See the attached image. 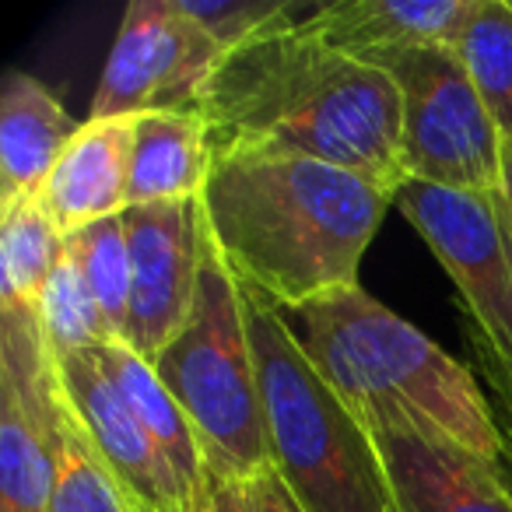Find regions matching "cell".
<instances>
[{"label": "cell", "mask_w": 512, "mask_h": 512, "mask_svg": "<svg viewBox=\"0 0 512 512\" xmlns=\"http://www.w3.org/2000/svg\"><path fill=\"white\" fill-rule=\"evenodd\" d=\"M134 512H158V509H134ZM165 512H242L239 509V488L228 481H218V477H211V484H207V491L197 498L193 505H186V509H165Z\"/></svg>", "instance_id": "26"}, {"label": "cell", "mask_w": 512, "mask_h": 512, "mask_svg": "<svg viewBox=\"0 0 512 512\" xmlns=\"http://www.w3.org/2000/svg\"><path fill=\"white\" fill-rule=\"evenodd\" d=\"M134 120H85L43 183L46 211L71 235L127 211Z\"/></svg>", "instance_id": "14"}, {"label": "cell", "mask_w": 512, "mask_h": 512, "mask_svg": "<svg viewBox=\"0 0 512 512\" xmlns=\"http://www.w3.org/2000/svg\"><path fill=\"white\" fill-rule=\"evenodd\" d=\"M211 172V130L200 113L134 116L127 207L179 204L204 193Z\"/></svg>", "instance_id": "16"}, {"label": "cell", "mask_w": 512, "mask_h": 512, "mask_svg": "<svg viewBox=\"0 0 512 512\" xmlns=\"http://www.w3.org/2000/svg\"><path fill=\"white\" fill-rule=\"evenodd\" d=\"M130 242V316L123 344L155 362L186 327L197 302L207 225L197 200L144 204L123 211Z\"/></svg>", "instance_id": "10"}, {"label": "cell", "mask_w": 512, "mask_h": 512, "mask_svg": "<svg viewBox=\"0 0 512 512\" xmlns=\"http://www.w3.org/2000/svg\"><path fill=\"white\" fill-rule=\"evenodd\" d=\"M397 183L256 144H211L200 211L242 288L299 309L358 288Z\"/></svg>", "instance_id": "1"}, {"label": "cell", "mask_w": 512, "mask_h": 512, "mask_svg": "<svg viewBox=\"0 0 512 512\" xmlns=\"http://www.w3.org/2000/svg\"><path fill=\"white\" fill-rule=\"evenodd\" d=\"M474 0H337L302 18L330 50L383 71L428 46H456Z\"/></svg>", "instance_id": "13"}, {"label": "cell", "mask_w": 512, "mask_h": 512, "mask_svg": "<svg viewBox=\"0 0 512 512\" xmlns=\"http://www.w3.org/2000/svg\"><path fill=\"white\" fill-rule=\"evenodd\" d=\"M99 355L106 362V369L113 372V379L120 383V390L127 393L130 407L137 411L141 425L148 428L162 460L169 463L183 498L186 502H197L207 491V484H211V470H207L204 449H200L197 432H193L183 407L176 404L169 386L158 379L155 365L137 355L134 348H127L123 341L102 344Z\"/></svg>", "instance_id": "17"}, {"label": "cell", "mask_w": 512, "mask_h": 512, "mask_svg": "<svg viewBox=\"0 0 512 512\" xmlns=\"http://www.w3.org/2000/svg\"><path fill=\"white\" fill-rule=\"evenodd\" d=\"M225 50L179 8V0H134L102 67L88 120L144 113H200Z\"/></svg>", "instance_id": "8"}, {"label": "cell", "mask_w": 512, "mask_h": 512, "mask_svg": "<svg viewBox=\"0 0 512 512\" xmlns=\"http://www.w3.org/2000/svg\"><path fill=\"white\" fill-rule=\"evenodd\" d=\"M64 249L67 235L39 193L0 200V306L36 309Z\"/></svg>", "instance_id": "18"}, {"label": "cell", "mask_w": 512, "mask_h": 512, "mask_svg": "<svg viewBox=\"0 0 512 512\" xmlns=\"http://www.w3.org/2000/svg\"><path fill=\"white\" fill-rule=\"evenodd\" d=\"M242 292L271 467L306 512H397L369 428L316 372L281 309Z\"/></svg>", "instance_id": "4"}, {"label": "cell", "mask_w": 512, "mask_h": 512, "mask_svg": "<svg viewBox=\"0 0 512 512\" xmlns=\"http://www.w3.org/2000/svg\"><path fill=\"white\" fill-rule=\"evenodd\" d=\"M78 123L39 78L22 71L4 74L0 88V200L39 193L57 169Z\"/></svg>", "instance_id": "15"}, {"label": "cell", "mask_w": 512, "mask_h": 512, "mask_svg": "<svg viewBox=\"0 0 512 512\" xmlns=\"http://www.w3.org/2000/svg\"><path fill=\"white\" fill-rule=\"evenodd\" d=\"M53 369H57L60 397H64L71 418L78 421V428L109 467V474L127 491L134 509L165 512L193 505L183 498L169 463L162 460L113 372L106 369L99 348L53 358Z\"/></svg>", "instance_id": "12"}, {"label": "cell", "mask_w": 512, "mask_h": 512, "mask_svg": "<svg viewBox=\"0 0 512 512\" xmlns=\"http://www.w3.org/2000/svg\"><path fill=\"white\" fill-rule=\"evenodd\" d=\"M235 488H239V509L242 512H306L274 467L260 470L256 477L235 484Z\"/></svg>", "instance_id": "25"}, {"label": "cell", "mask_w": 512, "mask_h": 512, "mask_svg": "<svg viewBox=\"0 0 512 512\" xmlns=\"http://www.w3.org/2000/svg\"><path fill=\"white\" fill-rule=\"evenodd\" d=\"M67 253L74 256L81 278L92 288L113 341H123L130 316V281H134L123 214H113V218L95 221L81 232H71L67 235Z\"/></svg>", "instance_id": "21"}, {"label": "cell", "mask_w": 512, "mask_h": 512, "mask_svg": "<svg viewBox=\"0 0 512 512\" xmlns=\"http://www.w3.org/2000/svg\"><path fill=\"white\" fill-rule=\"evenodd\" d=\"M400 92L404 179L449 190L505 186V141L453 46H428L383 67Z\"/></svg>", "instance_id": "6"}, {"label": "cell", "mask_w": 512, "mask_h": 512, "mask_svg": "<svg viewBox=\"0 0 512 512\" xmlns=\"http://www.w3.org/2000/svg\"><path fill=\"white\" fill-rule=\"evenodd\" d=\"M151 365L190 418L211 477L242 484L271 467L246 292L211 239L190 320Z\"/></svg>", "instance_id": "5"}, {"label": "cell", "mask_w": 512, "mask_h": 512, "mask_svg": "<svg viewBox=\"0 0 512 512\" xmlns=\"http://www.w3.org/2000/svg\"><path fill=\"white\" fill-rule=\"evenodd\" d=\"M36 320L39 330H43L46 351L53 358L95 351L113 341V334L106 327V316H102L92 288L81 278L78 264H74V256L67 249L60 256V264L53 267L43 295H39Z\"/></svg>", "instance_id": "20"}, {"label": "cell", "mask_w": 512, "mask_h": 512, "mask_svg": "<svg viewBox=\"0 0 512 512\" xmlns=\"http://www.w3.org/2000/svg\"><path fill=\"white\" fill-rule=\"evenodd\" d=\"M470 351H474L477 365H481V376L488 383V390L495 393V404H498L495 418L505 439V470L512 474V358L498 355L477 330H470Z\"/></svg>", "instance_id": "24"}, {"label": "cell", "mask_w": 512, "mask_h": 512, "mask_svg": "<svg viewBox=\"0 0 512 512\" xmlns=\"http://www.w3.org/2000/svg\"><path fill=\"white\" fill-rule=\"evenodd\" d=\"M386 470L397 512H512L502 467L463 449L404 411L362 421Z\"/></svg>", "instance_id": "11"}, {"label": "cell", "mask_w": 512, "mask_h": 512, "mask_svg": "<svg viewBox=\"0 0 512 512\" xmlns=\"http://www.w3.org/2000/svg\"><path fill=\"white\" fill-rule=\"evenodd\" d=\"M211 144L292 151L404 183L400 92L386 71L292 25L225 53L200 102Z\"/></svg>", "instance_id": "2"}, {"label": "cell", "mask_w": 512, "mask_h": 512, "mask_svg": "<svg viewBox=\"0 0 512 512\" xmlns=\"http://www.w3.org/2000/svg\"><path fill=\"white\" fill-rule=\"evenodd\" d=\"M179 8L225 53L299 25V4L292 0H179Z\"/></svg>", "instance_id": "23"}, {"label": "cell", "mask_w": 512, "mask_h": 512, "mask_svg": "<svg viewBox=\"0 0 512 512\" xmlns=\"http://www.w3.org/2000/svg\"><path fill=\"white\" fill-rule=\"evenodd\" d=\"M281 316L358 421L404 411L505 470L502 428L474 372L362 285Z\"/></svg>", "instance_id": "3"}, {"label": "cell", "mask_w": 512, "mask_h": 512, "mask_svg": "<svg viewBox=\"0 0 512 512\" xmlns=\"http://www.w3.org/2000/svg\"><path fill=\"white\" fill-rule=\"evenodd\" d=\"M453 50L502 141H512V0H474Z\"/></svg>", "instance_id": "19"}, {"label": "cell", "mask_w": 512, "mask_h": 512, "mask_svg": "<svg viewBox=\"0 0 512 512\" xmlns=\"http://www.w3.org/2000/svg\"><path fill=\"white\" fill-rule=\"evenodd\" d=\"M50 512H134V502L99 460L92 442L67 411L64 397H60L57 481H53Z\"/></svg>", "instance_id": "22"}, {"label": "cell", "mask_w": 512, "mask_h": 512, "mask_svg": "<svg viewBox=\"0 0 512 512\" xmlns=\"http://www.w3.org/2000/svg\"><path fill=\"white\" fill-rule=\"evenodd\" d=\"M505 193L512 200V141H505Z\"/></svg>", "instance_id": "27"}, {"label": "cell", "mask_w": 512, "mask_h": 512, "mask_svg": "<svg viewBox=\"0 0 512 512\" xmlns=\"http://www.w3.org/2000/svg\"><path fill=\"white\" fill-rule=\"evenodd\" d=\"M393 204L456 281L474 330L512 358V200L498 190H449L404 179Z\"/></svg>", "instance_id": "7"}, {"label": "cell", "mask_w": 512, "mask_h": 512, "mask_svg": "<svg viewBox=\"0 0 512 512\" xmlns=\"http://www.w3.org/2000/svg\"><path fill=\"white\" fill-rule=\"evenodd\" d=\"M60 386L36 309L0 306V512H50Z\"/></svg>", "instance_id": "9"}]
</instances>
